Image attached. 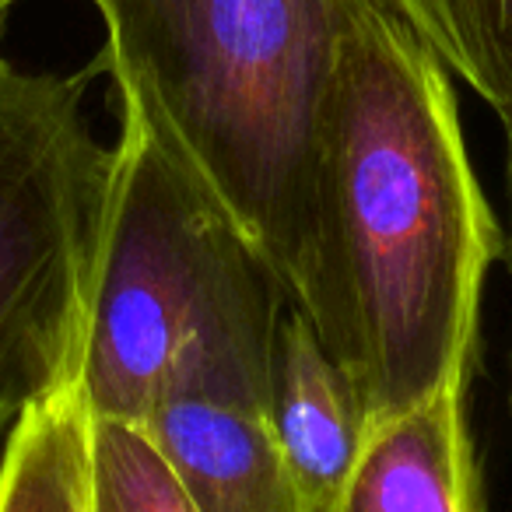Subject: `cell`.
<instances>
[{
    "label": "cell",
    "mask_w": 512,
    "mask_h": 512,
    "mask_svg": "<svg viewBox=\"0 0 512 512\" xmlns=\"http://www.w3.org/2000/svg\"><path fill=\"white\" fill-rule=\"evenodd\" d=\"M141 428L197 512H309L260 404L183 393Z\"/></svg>",
    "instance_id": "cell-6"
},
{
    "label": "cell",
    "mask_w": 512,
    "mask_h": 512,
    "mask_svg": "<svg viewBox=\"0 0 512 512\" xmlns=\"http://www.w3.org/2000/svg\"><path fill=\"white\" fill-rule=\"evenodd\" d=\"M106 25L92 71L123 116L306 288L323 127L341 46L372 0H88Z\"/></svg>",
    "instance_id": "cell-2"
},
{
    "label": "cell",
    "mask_w": 512,
    "mask_h": 512,
    "mask_svg": "<svg viewBox=\"0 0 512 512\" xmlns=\"http://www.w3.org/2000/svg\"><path fill=\"white\" fill-rule=\"evenodd\" d=\"M463 386L372 421L365 449L330 512H481Z\"/></svg>",
    "instance_id": "cell-7"
},
{
    "label": "cell",
    "mask_w": 512,
    "mask_h": 512,
    "mask_svg": "<svg viewBox=\"0 0 512 512\" xmlns=\"http://www.w3.org/2000/svg\"><path fill=\"white\" fill-rule=\"evenodd\" d=\"M502 130H505V190H509V239L502 242V260L512 271V116L502 120Z\"/></svg>",
    "instance_id": "cell-11"
},
{
    "label": "cell",
    "mask_w": 512,
    "mask_h": 512,
    "mask_svg": "<svg viewBox=\"0 0 512 512\" xmlns=\"http://www.w3.org/2000/svg\"><path fill=\"white\" fill-rule=\"evenodd\" d=\"M498 256L502 232L470 169L449 71L390 0H372L341 46L295 302L372 421L467 390Z\"/></svg>",
    "instance_id": "cell-1"
},
{
    "label": "cell",
    "mask_w": 512,
    "mask_h": 512,
    "mask_svg": "<svg viewBox=\"0 0 512 512\" xmlns=\"http://www.w3.org/2000/svg\"><path fill=\"white\" fill-rule=\"evenodd\" d=\"M0 512H92V414L78 383L11 428L0 460Z\"/></svg>",
    "instance_id": "cell-8"
},
{
    "label": "cell",
    "mask_w": 512,
    "mask_h": 512,
    "mask_svg": "<svg viewBox=\"0 0 512 512\" xmlns=\"http://www.w3.org/2000/svg\"><path fill=\"white\" fill-rule=\"evenodd\" d=\"M92 512H197L141 425L92 418Z\"/></svg>",
    "instance_id": "cell-10"
},
{
    "label": "cell",
    "mask_w": 512,
    "mask_h": 512,
    "mask_svg": "<svg viewBox=\"0 0 512 512\" xmlns=\"http://www.w3.org/2000/svg\"><path fill=\"white\" fill-rule=\"evenodd\" d=\"M264 414L306 509L330 512L365 449L372 411L295 302L274 344Z\"/></svg>",
    "instance_id": "cell-5"
},
{
    "label": "cell",
    "mask_w": 512,
    "mask_h": 512,
    "mask_svg": "<svg viewBox=\"0 0 512 512\" xmlns=\"http://www.w3.org/2000/svg\"><path fill=\"white\" fill-rule=\"evenodd\" d=\"M15 4H22V0H0V43H4V29H8V15ZM4 64H8V60H4V53H0V67Z\"/></svg>",
    "instance_id": "cell-12"
},
{
    "label": "cell",
    "mask_w": 512,
    "mask_h": 512,
    "mask_svg": "<svg viewBox=\"0 0 512 512\" xmlns=\"http://www.w3.org/2000/svg\"><path fill=\"white\" fill-rule=\"evenodd\" d=\"M446 71L512 116V0H390Z\"/></svg>",
    "instance_id": "cell-9"
},
{
    "label": "cell",
    "mask_w": 512,
    "mask_h": 512,
    "mask_svg": "<svg viewBox=\"0 0 512 512\" xmlns=\"http://www.w3.org/2000/svg\"><path fill=\"white\" fill-rule=\"evenodd\" d=\"M288 306L239 221L123 116L78 372L88 414L141 425L183 393L264 407Z\"/></svg>",
    "instance_id": "cell-3"
},
{
    "label": "cell",
    "mask_w": 512,
    "mask_h": 512,
    "mask_svg": "<svg viewBox=\"0 0 512 512\" xmlns=\"http://www.w3.org/2000/svg\"><path fill=\"white\" fill-rule=\"evenodd\" d=\"M92 74L0 67V442L81 372L116 169L85 120Z\"/></svg>",
    "instance_id": "cell-4"
}]
</instances>
